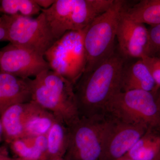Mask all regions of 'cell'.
Segmentation results:
<instances>
[{
    "mask_svg": "<svg viewBox=\"0 0 160 160\" xmlns=\"http://www.w3.org/2000/svg\"><path fill=\"white\" fill-rule=\"evenodd\" d=\"M7 34V23L4 16H0V42L6 41Z\"/></svg>",
    "mask_w": 160,
    "mask_h": 160,
    "instance_id": "cell-23",
    "label": "cell"
},
{
    "mask_svg": "<svg viewBox=\"0 0 160 160\" xmlns=\"http://www.w3.org/2000/svg\"><path fill=\"white\" fill-rule=\"evenodd\" d=\"M122 12L126 17L136 22L150 26L160 24V0H141L127 7L126 4Z\"/></svg>",
    "mask_w": 160,
    "mask_h": 160,
    "instance_id": "cell-17",
    "label": "cell"
},
{
    "mask_svg": "<svg viewBox=\"0 0 160 160\" xmlns=\"http://www.w3.org/2000/svg\"><path fill=\"white\" fill-rule=\"evenodd\" d=\"M104 114L147 130H160V92L120 91L107 103Z\"/></svg>",
    "mask_w": 160,
    "mask_h": 160,
    "instance_id": "cell-3",
    "label": "cell"
},
{
    "mask_svg": "<svg viewBox=\"0 0 160 160\" xmlns=\"http://www.w3.org/2000/svg\"><path fill=\"white\" fill-rule=\"evenodd\" d=\"M124 156L135 160H160V130H147Z\"/></svg>",
    "mask_w": 160,
    "mask_h": 160,
    "instance_id": "cell-16",
    "label": "cell"
},
{
    "mask_svg": "<svg viewBox=\"0 0 160 160\" xmlns=\"http://www.w3.org/2000/svg\"><path fill=\"white\" fill-rule=\"evenodd\" d=\"M46 136L47 160L58 158H64L69 143V127L56 120Z\"/></svg>",
    "mask_w": 160,
    "mask_h": 160,
    "instance_id": "cell-18",
    "label": "cell"
},
{
    "mask_svg": "<svg viewBox=\"0 0 160 160\" xmlns=\"http://www.w3.org/2000/svg\"><path fill=\"white\" fill-rule=\"evenodd\" d=\"M12 160H25L19 158H17L14 159H12Z\"/></svg>",
    "mask_w": 160,
    "mask_h": 160,
    "instance_id": "cell-29",
    "label": "cell"
},
{
    "mask_svg": "<svg viewBox=\"0 0 160 160\" xmlns=\"http://www.w3.org/2000/svg\"><path fill=\"white\" fill-rule=\"evenodd\" d=\"M3 139V130L1 124V120H0V142H2Z\"/></svg>",
    "mask_w": 160,
    "mask_h": 160,
    "instance_id": "cell-26",
    "label": "cell"
},
{
    "mask_svg": "<svg viewBox=\"0 0 160 160\" xmlns=\"http://www.w3.org/2000/svg\"><path fill=\"white\" fill-rule=\"evenodd\" d=\"M9 145L18 158L25 160H47L46 135L24 137L13 140Z\"/></svg>",
    "mask_w": 160,
    "mask_h": 160,
    "instance_id": "cell-15",
    "label": "cell"
},
{
    "mask_svg": "<svg viewBox=\"0 0 160 160\" xmlns=\"http://www.w3.org/2000/svg\"><path fill=\"white\" fill-rule=\"evenodd\" d=\"M123 9L116 32L119 53L125 59L141 58L145 55L147 28L145 25L136 22L126 17L123 13Z\"/></svg>",
    "mask_w": 160,
    "mask_h": 160,
    "instance_id": "cell-11",
    "label": "cell"
},
{
    "mask_svg": "<svg viewBox=\"0 0 160 160\" xmlns=\"http://www.w3.org/2000/svg\"><path fill=\"white\" fill-rule=\"evenodd\" d=\"M42 12L56 40L66 32L86 28L83 0H55L51 7Z\"/></svg>",
    "mask_w": 160,
    "mask_h": 160,
    "instance_id": "cell-10",
    "label": "cell"
},
{
    "mask_svg": "<svg viewBox=\"0 0 160 160\" xmlns=\"http://www.w3.org/2000/svg\"><path fill=\"white\" fill-rule=\"evenodd\" d=\"M35 2L42 9H47L51 7L55 0H34Z\"/></svg>",
    "mask_w": 160,
    "mask_h": 160,
    "instance_id": "cell-24",
    "label": "cell"
},
{
    "mask_svg": "<svg viewBox=\"0 0 160 160\" xmlns=\"http://www.w3.org/2000/svg\"><path fill=\"white\" fill-rule=\"evenodd\" d=\"M56 120L51 112L38 105L24 125L22 138L46 135Z\"/></svg>",
    "mask_w": 160,
    "mask_h": 160,
    "instance_id": "cell-19",
    "label": "cell"
},
{
    "mask_svg": "<svg viewBox=\"0 0 160 160\" xmlns=\"http://www.w3.org/2000/svg\"><path fill=\"white\" fill-rule=\"evenodd\" d=\"M4 15L7 23L6 41L44 57L56 41L42 12L33 18Z\"/></svg>",
    "mask_w": 160,
    "mask_h": 160,
    "instance_id": "cell-7",
    "label": "cell"
},
{
    "mask_svg": "<svg viewBox=\"0 0 160 160\" xmlns=\"http://www.w3.org/2000/svg\"><path fill=\"white\" fill-rule=\"evenodd\" d=\"M125 63V59L115 52L91 72L83 73L74 86L80 117L104 114L109 100L121 91Z\"/></svg>",
    "mask_w": 160,
    "mask_h": 160,
    "instance_id": "cell-1",
    "label": "cell"
},
{
    "mask_svg": "<svg viewBox=\"0 0 160 160\" xmlns=\"http://www.w3.org/2000/svg\"><path fill=\"white\" fill-rule=\"evenodd\" d=\"M160 24L150 26L147 29V39L145 55L160 57Z\"/></svg>",
    "mask_w": 160,
    "mask_h": 160,
    "instance_id": "cell-21",
    "label": "cell"
},
{
    "mask_svg": "<svg viewBox=\"0 0 160 160\" xmlns=\"http://www.w3.org/2000/svg\"><path fill=\"white\" fill-rule=\"evenodd\" d=\"M126 2L114 0L112 6L84 29L86 65L89 73L115 52V41L121 12Z\"/></svg>",
    "mask_w": 160,
    "mask_h": 160,
    "instance_id": "cell-4",
    "label": "cell"
},
{
    "mask_svg": "<svg viewBox=\"0 0 160 160\" xmlns=\"http://www.w3.org/2000/svg\"><path fill=\"white\" fill-rule=\"evenodd\" d=\"M106 115L80 117L69 127V139L64 160H99Z\"/></svg>",
    "mask_w": 160,
    "mask_h": 160,
    "instance_id": "cell-6",
    "label": "cell"
},
{
    "mask_svg": "<svg viewBox=\"0 0 160 160\" xmlns=\"http://www.w3.org/2000/svg\"><path fill=\"white\" fill-rule=\"evenodd\" d=\"M31 79L0 71V116L9 107L31 101Z\"/></svg>",
    "mask_w": 160,
    "mask_h": 160,
    "instance_id": "cell-12",
    "label": "cell"
},
{
    "mask_svg": "<svg viewBox=\"0 0 160 160\" xmlns=\"http://www.w3.org/2000/svg\"><path fill=\"white\" fill-rule=\"evenodd\" d=\"M31 101L69 127L80 118L74 86L50 69L31 79Z\"/></svg>",
    "mask_w": 160,
    "mask_h": 160,
    "instance_id": "cell-2",
    "label": "cell"
},
{
    "mask_svg": "<svg viewBox=\"0 0 160 160\" xmlns=\"http://www.w3.org/2000/svg\"><path fill=\"white\" fill-rule=\"evenodd\" d=\"M142 90L158 93L154 81L141 58L126 66L124 64L121 76V91Z\"/></svg>",
    "mask_w": 160,
    "mask_h": 160,
    "instance_id": "cell-14",
    "label": "cell"
},
{
    "mask_svg": "<svg viewBox=\"0 0 160 160\" xmlns=\"http://www.w3.org/2000/svg\"><path fill=\"white\" fill-rule=\"evenodd\" d=\"M48 160H64L63 158H58L50 159Z\"/></svg>",
    "mask_w": 160,
    "mask_h": 160,
    "instance_id": "cell-28",
    "label": "cell"
},
{
    "mask_svg": "<svg viewBox=\"0 0 160 160\" xmlns=\"http://www.w3.org/2000/svg\"><path fill=\"white\" fill-rule=\"evenodd\" d=\"M50 69L44 57L23 47L9 44L0 50V71L22 78L36 76Z\"/></svg>",
    "mask_w": 160,
    "mask_h": 160,
    "instance_id": "cell-9",
    "label": "cell"
},
{
    "mask_svg": "<svg viewBox=\"0 0 160 160\" xmlns=\"http://www.w3.org/2000/svg\"><path fill=\"white\" fill-rule=\"evenodd\" d=\"M117 160H135L132 159L130 158L127 157L125 156H123L122 158H120L118 159Z\"/></svg>",
    "mask_w": 160,
    "mask_h": 160,
    "instance_id": "cell-27",
    "label": "cell"
},
{
    "mask_svg": "<svg viewBox=\"0 0 160 160\" xmlns=\"http://www.w3.org/2000/svg\"><path fill=\"white\" fill-rule=\"evenodd\" d=\"M44 58L50 70L74 86L86 69L84 30L66 32L46 51Z\"/></svg>",
    "mask_w": 160,
    "mask_h": 160,
    "instance_id": "cell-5",
    "label": "cell"
},
{
    "mask_svg": "<svg viewBox=\"0 0 160 160\" xmlns=\"http://www.w3.org/2000/svg\"><path fill=\"white\" fill-rule=\"evenodd\" d=\"M37 106L32 101L20 103L9 107L1 115L3 139L7 144L22 138L24 125Z\"/></svg>",
    "mask_w": 160,
    "mask_h": 160,
    "instance_id": "cell-13",
    "label": "cell"
},
{
    "mask_svg": "<svg viewBox=\"0 0 160 160\" xmlns=\"http://www.w3.org/2000/svg\"><path fill=\"white\" fill-rule=\"evenodd\" d=\"M141 60L146 66L154 81L156 91L159 92L160 89V58L150 57L144 55Z\"/></svg>",
    "mask_w": 160,
    "mask_h": 160,
    "instance_id": "cell-22",
    "label": "cell"
},
{
    "mask_svg": "<svg viewBox=\"0 0 160 160\" xmlns=\"http://www.w3.org/2000/svg\"><path fill=\"white\" fill-rule=\"evenodd\" d=\"M41 12L34 0H0V13L3 14L32 18Z\"/></svg>",
    "mask_w": 160,
    "mask_h": 160,
    "instance_id": "cell-20",
    "label": "cell"
},
{
    "mask_svg": "<svg viewBox=\"0 0 160 160\" xmlns=\"http://www.w3.org/2000/svg\"><path fill=\"white\" fill-rule=\"evenodd\" d=\"M106 116L99 160H117L125 155L147 130Z\"/></svg>",
    "mask_w": 160,
    "mask_h": 160,
    "instance_id": "cell-8",
    "label": "cell"
},
{
    "mask_svg": "<svg viewBox=\"0 0 160 160\" xmlns=\"http://www.w3.org/2000/svg\"><path fill=\"white\" fill-rule=\"evenodd\" d=\"M0 160H12L9 156V151L6 146H0Z\"/></svg>",
    "mask_w": 160,
    "mask_h": 160,
    "instance_id": "cell-25",
    "label": "cell"
}]
</instances>
